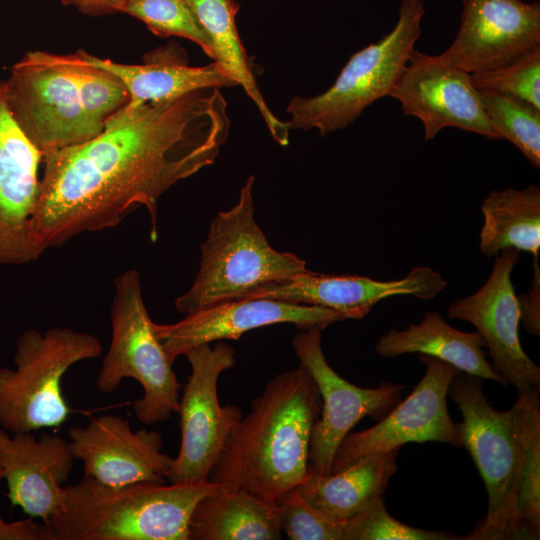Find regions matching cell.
<instances>
[{
  "mask_svg": "<svg viewBox=\"0 0 540 540\" xmlns=\"http://www.w3.org/2000/svg\"><path fill=\"white\" fill-rule=\"evenodd\" d=\"M230 132L220 88L159 103H133L110 116L94 138L43 155L32 230L44 249L85 232L117 226L138 206L157 238L160 197L215 162Z\"/></svg>",
  "mask_w": 540,
  "mask_h": 540,
  "instance_id": "cell-1",
  "label": "cell"
},
{
  "mask_svg": "<svg viewBox=\"0 0 540 540\" xmlns=\"http://www.w3.org/2000/svg\"><path fill=\"white\" fill-rule=\"evenodd\" d=\"M321 407L318 387L302 365L275 375L230 433L209 481L271 501L296 487L308 474Z\"/></svg>",
  "mask_w": 540,
  "mask_h": 540,
  "instance_id": "cell-2",
  "label": "cell"
},
{
  "mask_svg": "<svg viewBox=\"0 0 540 540\" xmlns=\"http://www.w3.org/2000/svg\"><path fill=\"white\" fill-rule=\"evenodd\" d=\"M222 484L109 486L90 477L64 487L59 511L44 523L49 540H188L197 503Z\"/></svg>",
  "mask_w": 540,
  "mask_h": 540,
  "instance_id": "cell-3",
  "label": "cell"
},
{
  "mask_svg": "<svg viewBox=\"0 0 540 540\" xmlns=\"http://www.w3.org/2000/svg\"><path fill=\"white\" fill-rule=\"evenodd\" d=\"M254 176L246 179L238 202L219 212L201 245L202 258L191 288L175 299L178 312L234 299L285 282L307 271L306 262L293 253L272 248L254 218Z\"/></svg>",
  "mask_w": 540,
  "mask_h": 540,
  "instance_id": "cell-4",
  "label": "cell"
},
{
  "mask_svg": "<svg viewBox=\"0 0 540 540\" xmlns=\"http://www.w3.org/2000/svg\"><path fill=\"white\" fill-rule=\"evenodd\" d=\"M484 379L458 371L448 395L461 410V446L471 455L488 495L486 517L465 540L535 539L518 508L521 446L510 410L487 401Z\"/></svg>",
  "mask_w": 540,
  "mask_h": 540,
  "instance_id": "cell-5",
  "label": "cell"
},
{
  "mask_svg": "<svg viewBox=\"0 0 540 540\" xmlns=\"http://www.w3.org/2000/svg\"><path fill=\"white\" fill-rule=\"evenodd\" d=\"M102 351L96 336L72 328L25 330L16 342L15 368L0 367V428L19 433L61 426L70 413L63 376Z\"/></svg>",
  "mask_w": 540,
  "mask_h": 540,
  "instance_id": "cell-6",
  "label": "cell"
},
{
  "mask_svg": "<svg viewBox=\"0 0 540 540\" xmlns=\"http://www.w3.org/2000/svg\"><path fill=\"white\" fill-rule=\"evenodd\" d=\"M393 29L354 53L335 82L313 97L287 106L290 129H317L321 136L346 128L380 98L390 96L421 35L423 0H401Z\"/></svg>",
  "mask_w": 540,
  "mask_h": 540,
  "instance_id": "cell-7",
  "label": "cell"
},
{
  "mask_svg": "<svg viewBox=\"0 0 540 540\" xmlns=\"http://www.w3.org/2000/svg\"><path fill=\"white\" fill-rule=\"evenodd\" d=\"M110 316L112 338L97 376L98 390L112 393L123 379L133 378L143 389V396L133 402L136 418L148 425L169 419L178 413L181 386L155 334L137 270L115 278Z\"/></svg>",
  "mask_w": 540,
  "mask_h": 540,
  "instance_id": "cell-8",
  "label": "cell"
},
{
  "mask_svg": "<svg viewBox=\"0 0 540 540\" xmlns=\"http://www.w3.org/2000/svg\"><path fill=\"white\" fill-rule=\"evenodd\" d=\"M185 356L191 373L179 400L181 442L167 474L169 483L208 481L210 472L233 429L242 418L238 406H221L219 376L235 364V351L217 341L203 344Z\"/></svg>",
  "mask_w": 540,
  "mask_h": 540,
  "instance_id": "cell-9",
  "label": "cell"
},
{
  "mask_svg": "<svg viewBox=\"0 0 540 540\" xmlns=\"http://www.w3.org/2000/svg\"><path fill=\"white\" fill-rule=\"evenodd\" d=\"M4 87L12 118L42 155L103 131L83 109L71 77L45 51L27 52L12 66Z\"/></svg>",
  "mask_w": 540,
  "mask_h": 540,
  "instance_id": "cell-10",
  "label": "cell"
},
{
  "mask_svg": "<svg viewBox=\"0 0 540 540\" xmlns=\"http://www.w3.org/2000/svg\"><path fill=\"white\" fill-rule=\"evenodd\" d=\"M323 328L301 329L293 338L295 355L314 379L322 400L309 447L308 473L331 474L343 438L364 417L384 418L400 401L403 385L381 383L363 388L341 377L327 362L321 345Z\"/></svg>",
  "mask_w": 540,
  "mask_h": 540,
  "instance_id": "cell-11",
  "label": "cell"
},
{
  "mask_svg": "<svg viewBox=\"0 0 540 540\" xmlns=\"http://www.w3.org/2000/svg\"><path fill=\"white\" fill-rule=\"evenodd\" d=\"M417 356L426 371L411 394L376 425L350 431L337 449L331 473L365 455L400 449L410 442L437 441L461 447L460 425L452 420L447 408L448 389L459 370L435 357Z\"/></svg>",
  "mask_w": 540,
  "mask_h": 540,
  "instance_id": "cell-12",
  "label": "cell"
},
{
  "mask_svg": "<svg viewBox=\"0 0 540 540\" xmlns=\"http://www.w3.org/2000/svg\"><path fill=\"white\" fill-rule=\"evenodd\" d=\"M495 257L483 286L451 303L447 315L475 326L488 350L492 368L507 385L517 391L539 390L540 367L525 353L520 342V310L511 279L521 254L508 248Z\"/></svg>",
  "mask_w": 540,
  "mask_h": 540,
  "instance_id": "cell-13",
  "label": "cell"
},
{
  "mask_svg": "<svg viewBox=\"0 0 540 540\" xmlns=\"http://www.w3.org/2000/svg\"><path fill=\"white\" fill-rule=\"evenodd\" d=\"M389 97L400 103L403 115L421 121L426 141L433 140L446 127L490 140L500 139L470 73L448 63L439 54L429 55L414 49Z\"/></svg>",
  "mask_w": 540,
  "mask_h": 540,
  "instance_id": "cell-14",
  "label": "cell"
},
{
  "mask_svg": "<svg viewBox=\"0 0 540 540\" xmlns=\"http://www.w3.org/2000/svg\"><path fill=\"white\" fill-rule=\"evenodd\" d=\"M345 320L330 309L272 298H244L216 303L188 313L172 324L154 323L155 334L168 358L211 342L239 339L244 333L274 324L291 323L298 329L327 326Z\"/></svg>",
  "mask_w": 540,
  "mask_h": 540,
  "instance_id": "cell-15",
  "label": "cell"
},
{
  "mask_svg": "<svg viewBox=\"0 0 540 540\" xmlns=\"http://www.w3.org/2000/svg\"><path fill=\"white\" fill-rule=\"evenodd\" d=\"M69 439L85 477L115 487L167 482L173 457L161 451L163 441L156 431H134L127 419L105 414L85 427L71 428Z\"/></svg>",
  "mask_w": 540,
  "mask_h": 540,
  "instance_id": "cell-16",
  "label": "cell"
},
{
  "mask_svg": "<svg viewBox=\"0 0 540 540\" xmlns=\"http://www.w3.org/2000/svg\"><path fill=\"white\" fill-rule=\"evenodd\" d=\"M460 26L439 54L470 73L502 66L540 45V3L522 0H461Z\"/></svg>",
  "mask_w": 540,
  "mask_h": 540,
  "instance_id": "cell-17",
  "label": "cell"
},
{
  "mask_svg": "<svg viewBox=\"0 0 540 540\" xmlns=\"http://www.w3.org/2000/svg\"><path fill=\"white\" fill-rule=\"evenodd\" d=\"M42 158L12 118L0 80V265L27 264L44 252L32 230Z\"/></svg>",
  "mask_w": 540,
  "mask_h": 540,
  "instance_id": "cell-18",
  "label": "cell"
},
{
  "mask_svg": "<svg viewBox=\"0 0 540 540\" xmlns=\"http://www.w3.org/2000/svg\"><path fill=\"white\" fill-rule=\"evenodd\" d=\"M446 285L437 271L426 266L415 267L405 277L388 281L307 270L285 282L268 285L248 298L264 297L320 306L341 314L344 319H362L383 299L408 295L430 300Z\"/></svg>",
  "mask_w": 540,
  "mask_h": 540,
  "instance_id": "cell-19",
  "label": "cell"
},
{
  "mask_svg": "<svg viewBox=\"0 0 540 540\" xmlns=\"http://www.w3.org/2000/svg\"><path fill=\"white\" fill-rule=\"evenodd\" d=\"M74 457L69 442L58 435L10 433L0 428V469L7 497L30 518L47 522L60 509L63 484L69 478Z\"/></svg>",
  "mask_w": 540,
  "mask_h": 540,
  "instance_id": "cell-20",
  "label": "cell"
},
{
  "mask_svg": "<svg viewBox=\"0 0 540 540\" xmlns=\"http://www.w3.org/2000/svg\"><path fill=\"white\" fill-rule=\"evenodd\" d=\"M77 53L86 62L116 75L133 103L166 102L202 89L236 86L217 61L201 67L189 66L185 53L176 45L151 51L142 64L135 65L102 59L84 50Z\"/></svg>",
  "mask_w": 540,
  "mask_h": 540,
  "instance_id": "cell-21",
  "label": "cell"
},
{
  "mask_svg": "<svg viewBox=\"0 0 540 540\" xmlns=\"http://www.w3.org/2000/svg\"><path fill=\"white\" fill-rule=\"evenodd\" d=\"M399 450L365 455L329 475L308 473L294 488L313 508L344 522L373 500L384 496L389 480L397 470Z\"/></svg>",
  "mask_w": 540,
  "mask_h": 540,
  "instance_id": "cell-22",
  "label": "cell"
},
{
  "mask_svg": "<svg viewBox=\"0 0 540 540\" xmlns=\"http://www.w3.org/2000/svg\"><path fill=\"white\" fill-rule=\"evenodd\" d=\"M481 335L450 326L437 311H428L416 325L404 330L391 329L376 343V353L395 357L407 353L426 354L445 361L461 372L493 380L507 386L488 362Z\"/></svg>",
  "mask_w": 540,
  "mask_h": 540,
  "instance_id": "cell-23",
  "label": "cell"
},
{
  "mask_svg": "<svg viewBox=\"0 0 540 540\" xmlns=\"http://www.w3.org/2000/svg\"><path fill=\"white\" fill-rule=\"evenodd\" d=\"M275 502L222 484L195 506L188 540H280Z\"/></svg>",
  "mask_w": 540,
  "mask_h": 540,
  "instance_id": "cell-24",
  "label": "cell"
},
{
  "mask_svg": "<svg viewBox=\"0 0 540 540\" xmlns=\"http://www.w3.org/2000/svg\"><path fill=\"white\" fill-rule=\"evenodd\" d=\"M207 33L217 61L236 85H240L256 105L274 140L286 146L289 126L279 120L266 104L255 80L252 61L240 40L235 16V0H186Z\"/></svg>",
  "mask_w": 540,
  "mask_h": 540,
  "instance_id": "cell-25",
  "label": "cell"
},
{
  "mask_svg": "<svg viewBox=\"0 0 540 540\" xmlns=\"http://www.w3.org/2000/svg\"><path fill=\"white\" fill-rule=\"evenodd\" d=\"M484 217L479 248L487 257L514 248L540 251V188L531 184L523 189L492 190L481 204Z\"/></svg>",
  "mask_w": 540,
  "mask_h": 540,
  "instance_id": "cell-26",
  "label": "cell"
},
{
  "mask_svg": "<svg viewBox=\"0 0 540 540\" xmlns=\"http://www.w3.org/2000/svg\"><path fill=\"white\" fill-rule=\"evenodd\" d=\"M512 413L521 446L518 508L523 524L540 536V401L539 390L518 391Z\"/></svg>",
  "mask_w": 540,
  "mask_h": 540,
  "instance_id": "cell-27",
  "label": "cell"
},
{
  "mask_svg": "<svg viewBox=\"0 0 540 540\" xmlns=\"http://www.w3.org/2000/svg\"><path fill=\"white\" fill-rule=\"evenodd\" d=\"M46 55L71 77L83 109L100 129L103 130L107 119L129 102V93L116 75L86 62L77 51L66 55L46 52Z\"/></svg>",
  "mask_w": 540,
  "mask_h": 540,
  "instance_id": "cell-28",
  "label": "cell"
},
{
  "mask_svg": "<svg viewBox=\"0 0 540 540\" xmlns=\"http://www.w3.org/2000/svg\"><path fill=\"white\" fill-rule=\"evenodd\" d=\"M484 110L500 139L515 145L540 168V109L512 96L478 90Z\"/></svg>",
  "mask_w": 540,
  "mask_h": 540,
  "instance_id": "cell-29",
  "label": "cell"
},
{
  "mask_svg": "<svg viewBox=\"0 0 540 540\" xmlns=\"http://www.w3.org/2000/svg\"><path fill=\"white\" fill-rule=\"evenodd\" d=\"M142 21L159 37L188 39L214 60L211 41L186 0H127L120 9Z\"/></svg>",
  "mask_w": 540,
  "mask_h": 540,
  "instance_id": "cell-30",
  "label": "cell"
},
{
  "mask_svg": "<svg viewBox=\"0 0 540 540\" xmlns=\"http://www.w3.org/2000/svg\"><path fill=\"white\" fill-rule=\"evenodd\" d=\"M470 77L477 90L512 96L540 109V45L502 66Z\"/></svg>",
  "mask_w": 540,
  "mask_h": 540,
  "instance_id": "cell-31",
  "label": "cell"
},
{
  "mask_svg": "<svg viewBox=\"0 0 540 540\" xmlns=\"http://www.w3.org/2000/svg\"><path fill=\"white\" fill-rule=\"evenodd\" d=\"M342 540H465V537L404 524L389 514L384 497H380L343 522Z\"/></svg>",
  "mask_w": 540,
  "mask_h": 540,
  "instance_id": "cell-32",
  "label": "cell"
},
{
  "mask_svg": "<svg viewBox=\"0 0 540 540\" xmlns=\"http://www.w3.org/2000/svg\"><path fill=\"white\" fill-rule=\"evenodd\" d=\"M282 533L290 540H342L343 522L308 504L295 488L274 499Z\"/></svg>",
  "mask_w": 540,
  "mask_h": 540,
  "instance_id": "cell-33",
  "label": "cell"
},
{
  "mask_svg": "<svg viewBox=\"0 0 540 540\" xmlns=\"http://www.w3.org/2000/svg\"><path fill=\"white\" fill-rule=\"evenodd\" d=\"M520 321L530 334L540 335V266L538 257L533 258V279L530 289L517 296Z\"/></svg>",
  "mask_w": 540,
  "mask_h": 540,
  "instance_id": "cell-34",
  "label": "cell"
},
{
  "mask_svg": "<svg viewBox=\"0 0 540 540\" xmlns=\"http://www.w3.org/2000/svg\"><path fill=\"white\" fill-rule=\"evenodd\" d=\"M2 480L0 469V483ZM0 540H49V537L45 525L33 518L7 522L0 515Z\"/></svg>",
  "mask_w": 540,
  "mask_h": 540,
  "instance_id": "cell-35",
  "label": "cell"
},
{
  "mask_svg": "<svg viewBox=\"0 0 540 540\" xmlns=\"http://www.w3.org/2000/svg\"><path fill=\"white\" fill-rule=\"evenodd\" d=\"M64 4L73 6L80 12L99 16L120 12L127 0H61Z\"/></svg>",
  "mask_w": 540,
  "mask_h": 540,
  "instance_id": "cell-36",
  "label": "cell"
}]
</instances>
